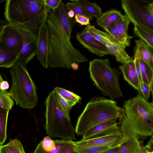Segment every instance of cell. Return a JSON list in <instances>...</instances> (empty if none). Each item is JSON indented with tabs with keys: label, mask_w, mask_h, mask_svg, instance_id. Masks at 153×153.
Instances as JSON below:
<instances>
[{
	"label": "cell",
	"mask_w": 153,
	"mask_h": 153,
	"mask_svg": "<svg viewBox=\"0 0 153 153\" xmlns=\"http://www.w3.org/2000/svg\"><path fill=\"white\" fill-rule=\"evenodd\" d=\"M137 153H153V152H149L145 146H141Z\"/></svg>",
	"instance_id": "ee69618b"
},
{
	"label": "cell",
	"mask_w": 153,
	"mask_h": 153,
	"mask_svg": "<svg viewBox=\"0 0 153 153\" xmlns=\"http://www.w3.org/2000/svg\"><path fill=\"white\" fill-rule=\"evenodd\" d=\"M14 104V102L9 92L6 90L0 89V107L10 110Z\"/></svg>",
	"instance_id": "83f0119b"
},
{
	"label": "cell",
	"mask_w": 153,
	"mask_h": 153,
	"mask_svg": "<svg viewBox=\"0 0 153 153\" xmlns=\"http://www.w3.org/2000/svg\"><path fill=\"white\" fill-rule=\"evenodd\" d=\"M140 94L145 100H148L150 98V91L152 92L149 87L146 84L142 82L140 84Z\"/></svg>",
	"instance_id": "d590c367"
},
{
	"label": "cell",
	"mask_w": 153,
	"mask_h": 153,
	"mask_svg": "<svg viewBox=\"0 0 153 153\" xmlns=\"http://www.w3.org/2000/svg\"><path fill=\"white\" fill-rule=\"evenodd\" d=\"M67 14L68 16L71 18H73L75 15L74 12L72 10H69L68 11Z\"/></svg>",
	"instance_id": "bcb514c9"
},
{
	"label": "cell",
	"mask_w": 153,
	"mask_h": 153,
	"mask_svg": "<svg viewBox=\"0 0 153 153\" xmlns=\"http://www.w3.org/2000/svg\"><path fill=\"white\" fill-rule=\"evenodd\" d=\"M118 118L126 139L134 137L140 141L153 135V104L140 94L124 102Z\"/></svg>",
	"instance_id": "6da1fadb"
},
{
	"label": "cell",
	"mask_w": 153,
	"mask_h": 153,
	"mask_svg": "<svg viewBox=\"0 0 153 153\" xmlns=\"http://www.w3.org/2000/svg\"><path fill=\"white\" fill-rule=\"evenodd\" d=\"M49 39V67L71 68L73 63L87 62V58L73 45L62 27L54 10L46 18Z\"/></svg>",
	"instance_id": "7a4b0ae2"
},
{
	"label": "cell",
	"mask_w": 153,
	"mask_h": 153,
	"mask_svg": "<svg viewBox=\"0 0 153 153\" xmlns=\"http://www.w3.org/2000/svg\"><path fill=\"white\" fill-rule=\"evenodd\" d=\"M41 142L43 148L48 152L51 151L55 148L54 140H52L49 136L44 137Z\"/></svg>",
	"instance_id": "836d02e7"
},
{
	"label": "cell",
	"mask_w": 153,
	"mask_h": 153,
	"mask_svg": "<svg viewBox=\"0 0 153 153\" xmlns=\"http://www.w3.org/2000/svg\"><path fill=\"white\" fill-rule=\"evenodd\" d=\"M134 49L137 51L140 59L147 64L153 70V50L141 39L135 40Z\"/></svg>",
	"instance_id": "e0dca14e"
},
{
	"label": "cell",
	"mask_w": 153,
	"mask_h": 153,
	"mask_svg": "<svg viewBox=\"0 0 153 153\" xmlns=\"http://www.w3.org/2000/svg\"><path fill=\"white\" fill-rule=\"evenodd\" d=\"M45 103V128L48 136L67 140H76L75 129L71 123L69 114L60 105L54 89L46 97Z\"/></svg>",
	"instance_id": "8992f818"
},
{
	"label": "cell",
	"mask_w": 153,
	"mask_h": 153,
	"mask_svg": "<svg viewBox=\"0 0 153 153\" xmlns=\"http://www.w3.org/2000/svg\"><path fill=\"white\" fill-rule=\"evenodd\" d=\"M1 42L18 58L22 47V37L21 33L9 24L5 26Z\"/></svg>",
	"instance_id": "8fae6325"
},
{
	"label": "cell",
	"mask_w": 153,
	"mask_h": 153,
	"mask_svg": "<svg viewBox=\"0 0 153 153\" xmlns=\"http://www.w3.org/2000/svg\"><path fill=\"white\" fill-rule=\"evenodd\" d=\"M6 145L11 153H25L22 144L17 139H10Z\"/></svg>",
	"instance_id": "1f68e13d"
},
{
	"label": "cell",
	"mask_w": 153,
	"mask_h": 153,
	"mask_svg": "<svg viewBox=\"0 0 153 153\" xmlns=\"http://www.w3.org/2000/svg\"><path fill=\"white\" fill-rule=\"evenodd\" d=\"M68 10L66 4L62 1L59 7L54 11L62 27L68 38L70 40L72 30L76 22L74 19L71 18L68 16L67 14Z\"/></svg>",
	"instance_id": "2e32d148"
},
{
	"label": "cell",
	"mask_w": 153,
	"mask_h": 153,
	"mask_svg": "<svg viewBox=\"0 0 153 153\" xmlns=\"http://www.w3.org/2000/svg\"><path fill=\"white\" fill-rule=\"evenodd\" d=\"M55 92L56 97L60 105L65 112L69 114L72 108L76 103L65 99L56 91Z\"/></svg>",
	"instance_id": "d6a6232c"
},
{
	"label": "cell",
	"mask_w": 153,
	"mask_h": 153,
	"mask_svg": "<svg viewBox=\"0 0 153 153\" xmlns=\"http://www.w3.org/2000/svg\"><path fill=\"white\" fill-rule=\"evenodd\" d=\"M74 146L75 150L79 153H101L114 147L108 146H92L85 147H79L74 145Z\"/></svg>",
	"instance_id": "f546056e"
},
{
	"label": "cell",
	"mask_w": 153,
	"mask_h": 153,
	"mask_svg": "<svg viewBox=\"0 0 153 153\" xmlns=\"http://www.w3.org/2000/svg\"><path fill=\"white\" fill-rule=\"evenodd\" d=\"M54 90L61 96L68 100L76 103L80 102L81 98L71 91L59 87L54 88Z\"/></svg>",
	"instance_id": "f1b7e54d"
},
{
	"label": "cell",
	"mask_w": 153,
	"mask_h": 153,
	"mask_svg": "<svg viewBox=\"0 0 153 153\" xmlns=\"http://www.w3.org/2000/svg\"><path fill=\"white\" fill-rule=\"evenodd\" d=\"M140 66L142 82L147 85L152 91L153 70L140 59Z\"/></svg>",
	"instance_id": "603a6c76"
},
{
	"label": "cell",
	"mask_w": 153,
	"mask_h": 153,
	"mask_svg": "<svg viewBox=\"0 0 153 153\" xmlns=\"http://www.w3.org/2000/svg\"><path fill=\"white\" fill-rule=\"evenodd\" d=\"M74 18L76 22L79 23L81 26L88 25L90 24L89 19L84 16L76 14Z\"/></svg>",
	"instance_id": "74e56055"
},
{
	"label": "cell",
	"mask_w": 153,
	"mask_h": 153,
	"mask_svg": "<svg viewBox=\"0 0 153 153\" xmlns=\"http://www.w3.org/2000/svg\"><path fill=\"white\" fill-rule=\"evenodd\" d=\"M9 110L0 107V145H2L7 137V127Z\"/></svg>",
	"instance_id": "d4e9b609"
},
{
	"label": "cell",
	"mask_w": 153,
	"mask_h": 153,
	"mask_svg": "<svg viewBox=\"0 0 153 153\" xmlns=\"http://www.w3.org/2000/svg\"><path fill=\"white\" fill-rule=\"evenodd\" d=\"M101 153H121L119 146L114 147Z\"/></svg>",
	"instance_id": "ab89813d"
},
{
	"label": "cell",
	"mask_w": 153,
	"mask_h": 153,
	"mask_svg": "<svg viewBox=\"0 0 153 153\" xmlns=\"http://www.w3.org/2000/svg\"><path fill=\"white\" fill-rule=\"evenodd\" d=\"M9 25L18 30L22 39V47L18 59L27 64L36 55V35L30 30L22 27Z\"/></svg>",
	"instance_id": "9c48e42d"
},
{
	"label": "cell",
	"mask_w": 153,
	"mask_h": 153,
	"mask_svg": "<svg viewBox=\"0 0 153 153\" xmlns=\"http://www.w3.org/2000/svg\"><path fill=\"white\" fill-rule=\"evenodd\" d=\"M125 139L121 134L90 139L81 140L77 142L71 140V141L74 145L79 147L105 146L115 147L119 146Z\"/></svg>",
	"instance_id": "5bb4252c"
},
{
	"label": "cell",
	"mask_w": 153,
	"mask_h": 153,
	"mask_svg": "<svg viewBox=\"0 0 153 153\" xmlns=\"http://www.w3.org/2000/svg\"><path fill=\"white\" fill-rule=\"evenodd\" d=\"M46 18L40 25L36 35L37 58L45 68L49 67V39Z\"/></svg>",
	"instance_id": "30bf717a"
},
{
	"label": "cell",
	"mask_w": 153,
	"mask_h": 153,
	"mask_svg": "<svg viewBox=\"0 0 153 153\" xmlns=\"http://www.w3.org/2000/svg\"><path fill=\"white\" fill-rule=\"evenodd\" d=\"M134 32L136 36L140 37L152 49H153V33L141 26L134 25Z\"/></svg>",
	"instance_id": "cb8c5ba5"
},
{
	"label": "cell",
	"mask_w": 153,
	"mask_h": 153,
	"mask_svg": "<svg viewBox=\"0 0 153 153\" xmlns=\"http://www.w3.org/2000/svg\"><path fill=\"white\" fill-rule=\"evenodd\" d=\"M9 24V23L8 21L0 19V27H4Z\"/></svg>",
	"instance_id": "f6af8a7d"
},
{
	"label": "cell",
	"mask_w": 153,
	"mask_h": 153,
	"mask_svg": "<svg viewBox=\"0 0 153 153\" xmlns=\"http://www.w3.org/2000/svg\"><path fill=\"white\" fill-rule=\"evenodd\" d=\"M123 78L129 84L140 93V84L136 71L134 58L119 67Z\"/></svg>",
	"instance_id": "9a60e30c"
},
{
	"label": "cell",
	"mask_w": 153,
	"mask_h": 153,
	"mask_svg": "<svg viewBox=\"0 0 153 153\" xmlns=\"http://www.w3.org/2000/svg\"><path fill=\"white\" fill-rule=\"evenodd\" d=\"M121 153H137L141 147V142L134 137L126 138L120 146Z\"/></svg>",
	"instance_id": "44dd1931"
},
{
	"label": "cell",
	"mask_w": 153,
	"mask_h": 153,
	"mask_svg": "<svg viewBox=\"0 0 153 153\" xmlns=\"http://www.w3.org/2000/svg\"><path fill=\"white\" fill-rule=\"evenodd\" d=\"M71 2L83 7L89 13L97 19L102 14V9L95 2L91 3L85 0H70Z\"/></svg>",
	"instance_id": "7402d4cb"
},
{
	"label": "cell",
	"mask_w": 153,
	"mask_h": 153,
	"mask_svg": "<svg viewBox=\"0 0 153 153\" xmlns=\"http://www.w3.org/2000/svg\"><path fill=\"white\" fill-rule=\"evenodd\" d=\"M121 13L118 10H112L106 11L97 19V24L104 29L116 21L123 16Z\"/></svg>",
	"instance_id": "d6986e66"
},
{
	"label": "cell",
	"mask_w": 153,
	"mask_h": 153,
	"mask_svg": "<svg viewBox=\"0 0 153 153\" xmlns=\"http://www.w3.org/2000/svg\"><path fill=\"white\" fill-rule=\"evenodd\" d=\"M26 65L18 60L10 68L12 83L9 93L16 105L31 109L36 106L38 98L36 87L27 70Z\"/></svg>",
	"instance_id": "5b68a950"
},
{
	"label": "cell",
	"mask_w": 153,
	"mask_h": 153,
	"mask_svg": "<svg viewBox=\"0 0 153 153\" xmlns=\"http://www.w3.org/2000/svg\"><path fill=\"white\" fill-rule=\"evenodd\" d=\"M105 46L118 62L123 64L134 58L128 55L125 48L119 43L109 42L106 43Z\"/></svg>",
	"instance_id": "ac0fdd59"
},
{
	"label": "cell",
	"mask_w": 153,
	"mask_h": 153,
	"mask_svg": "<svg viewBox=\"0 0 153 153\" xmlns=\"http://www.w3.org/2000/svg\"><path fill=\"white\" fill-rule=\"evenodd\" d=\"M62 1V0H44L46 6L53 10L56 9Z\"/></svg>",
	"instance_id": "8d00e7d4"
},
{
	"label": "cell",
	"mask_w": 153,
	"mask_h": 153,
	"mask_svg": "<svg viewBox=\"0 0 153 153\" xmlns=\"http://www.w3.org/2000/svg\"><path fill=\"white\" fill-rule=\"evenodd\" d=\"M9 87L8 82L6 81H3L1 83L0 89L1 90H7Z\"/></svg>",
	"instance_id": "b9f144b4"
},
{
	"label": "cell",
	"mask_w": 153,
	"mask_h": 153,
	"mask_svg": "<svg viewBox=\"0 0 153 153\" xmlns=\"http://www.w3.org/2000/svg\"><path fill=\"white\" fill-rule=\"evenodd\" d=\"M5 27H0V42H1L2 36L4 33Z\"/></svg>",
	"instance_id": "c3c4849f"
},
{
	"label": "cell",
	"mask_w": 153,
	"mask_h": 153,
	"mask_svg": "<svg viewBox=\"0 0 153 153\" xmlns=\"http://www.w3.org/2000/svg\"><path fill=\"white\" fill-rule=\"evenodd\" d=\"M3 81V79L1 76V74H0V84Z\"/></svg>",
	"instance_id": "681fc988"
},
{
	"label": "cell",
	"mask_w": 153,
	"mask_h": 153,
	"mask_svg": "<svg viewBox=\"0 0 153 153\" xmlns=\"http://www.w3.org/2000/svg\"><path fill=\"white\" fill-rule=\"evenodd\" d=\"M4 1V0H0V3H2Z\"/></svg>",
	"instance_id": "f907efd6"
},
{
	"label": "cell",
	"mask_w": 153,
	"mask_h": 153,
	"mask_svg": "<svg viewBox=\"0 0 153 153\" xmlns=\"http://www.w3.org/2000/svg\"><path fill=\"white\" fill-rule=\"evenodd\" d=\"M125 15L134 25L153 33V3L147 0H122Z\"/></svg>",
	"instance_id": "ba28073f"
},
{
	"label": "cell",
	"mask_w": 153,
	"mask_h": 153,
	"mask_svg": "<svg viewBox=\"0 0 153 153\" xmlns=\"http://www.w3.org/2000/svg\"><path fill=\"white\" fill-rule=\"evenodd\" d=\"M130 22L128 18L125 15L123 17L114 22L117 29L129 42H130V40L133 38V36H129L128 33V27Z\"/></svg>",
	"instance_id": "484cf974"
},
{
	"label": "cell",
	"mask_w": 153,
	"mask_h": 153,
	"mask_svg": "<svg viewBox=\"0 0 153 153\" xmlns=\"http://www.w3.org/2000/svg\"><path fill=\"white\" fill-rule=\"evenodd\" d=\"M88 71L93 85L102 94L112 100L123 97L119 82L121 73L111 67L108 58L90 61Z\"/></svg>",
	"instance_id": "52a82bcc"
},
{
	"label": "cell",
	"mask_w": 153,
	"mask_h": 153,
	"mask_svg": "<svg viewBox=\"0 0 153 153\" xmlns=\"http://www.w3.org/2000/svg\"><path fill=\"white\" fill-rule=\"evenodd\" d=\"M71 140H68L61 153H79L74 149V145L71 142Z\"/></svg>",
	"instance_id": "f35d334b"
},
{
	"label": "cell",
	"mask_w": 153,
	"mask_h": 153,
	"mask_svg": "<svg viewBox=\"0 0 153 153\" xmlns=\"http://www.w3.org/2000/svg\"><path fill=\"white\" fill-rule=\"evenodd\" d=\"M0 153H11L6 145H0Z\"/></svg>",
	"instance_id": "7bdbcfd3"
},
{
	"label": "cell",
	"mask_w": 153,
	"mask_h": 153,
	"mask_svg": "<svg viewBox=\"0 0 153 153\" xmlns=\"http://www.w3.org/2000/svg\"><path fill=\"white\" fill-rule=\"evenodd\" d=\"M148 151L153 152V135H152L151 139L149 140L147 145L145 146Z\"/></svg>",
	"instance_id": "60d3db41"
},
{
	"label": "cell",
	"mask_w": 153,
	"mask_h": 153,
	"mask_svg": "<svg viewBox=\"0 0 153 153\" xmlns=\"http://www.w3.org/2000/svg\"><path fill=\"white\" fill-rule=\"evenodd\" d=\"M5 19L10 24L27 29L35 34L51 10L44 0L5 1Z\"/></svg>",
	"instance_id": "3957f363"
},
{
	"label": "cell",
	"mask_w": 153,
	"mask_h": 153,
	"mask_svg": "<svg viewBox=\"0 0 153 153\" xmlns=\"http://www.w3.org/2000/svg\"><path fill=\"white\" fill-rule=\"evenodd\" d=\"M121 108L116 101L102 97H95L87 104L79 117L75 131L79 135L103 123L116 120Z\"/></svg>",
	"instance_id": "277c9868"
},
{
	"label": "cell",
	"mask_w": 153,
	"mask_h": 153,
	"mask_svg": "<svg viewBox=\"0 0 153 153\" xmlns=\"http://www.w3.org/2000/svg\"><path fill=\"white\" fill-rule=\"evenodd\" d=\"M68 140L62 139L56 140L54 141L55 144V148L48 153H61L64 148Z\"/></svg>",
	"instance_id": "e575fe53"
},
{
	"label": "cell",
	"mask_w": 153,
	"mask_h": 153,
	"mask_svg": "<svg viewBox=\"0 0 153 153\" xmlns=\"http://www.w3.org/2000/svg\"><path fill=\"white\" fill-rule=\"evenodd\" d=\"M68 10H72L75 14H78L88 18L90 20H92L94 17L89 13L83 7L72 2H68L66 4Z\"/></svg>",
	"instance_id": "4dcf8cb0"
},
{
	"label": "cell",
	"mask_w": 153,
	"mask_h": 153,
	"mask_svg": "<svg viewBox=\"0 0 153 153\" xmlns=\"http://www.w3.org/2000/svg\"><path fill=\"white\" fill-rule=\"evenodd\" d=\"M71 68L74 70H76L78 69L79 68L78 64L75 63H73L71 64Z\"/></svg>",
	"instance_id": "7dc6e473"
},
{
	"label": "cell",
	"mask_w": 153,
	"mask_h": 153,
	"mask_svg": "<svg viewBox=\"0 0 153 153\" xmlns=\"http://www.w3.org/2000/svg\"><path fill=\"white\" fill-rule=\"evenodd\" d=\"M18 59L17 56L0 42V67L11 68Z\"/></svg>",
	"instance_id": "ffe728a7"
},
{
	"label": "cell",
	"mask_w": 153,
	"mask_h": 153,
	"mask_svg": "<svg viewBox=\"0 0 153 153\" xmlns=\"http://www.w3.org/2000/svg\"><path fill=\"white\" fill-rule=\"evenodd\" d=\"M121 134L116 120H113L100 124L88 130L83 135L82 140Z\"/></svg>",
	"instance_id": "4fadbf2b"
},
{
	"label": "cell",
	"mask_w": 153,
	"mask_h": 153,
	"mask_svg": "<svg viewBox=\"0 0 153 153\" xmlns=\"http://www.w3.org/2000/svg\"><path fill=\"white\" fill-rule=\"evenodd\" d=\"M114 37L125 48L130 45V42L127 41L117 28L114 22L107 27L105 30Z\"/></svg>",
	"instance_id": "4316f807"
},
{
	"label": "cell",
	"mask_w": 153,
	"mask_h": 153,
	"mask_svg": "<svg viewBox=\"0 0 153 153\" xmlns=\"http://www.w3.org/2000/svg\"><path fill=\"white\" fill-rule=\"evenodd\" d=\"M76 38L84 47L97 55L101 57L107 54L112 55L105 45L95 39L85 29L77 33Z\"/></svg>",
	"instance_id": "7c38bea8"
}]
</instances>
